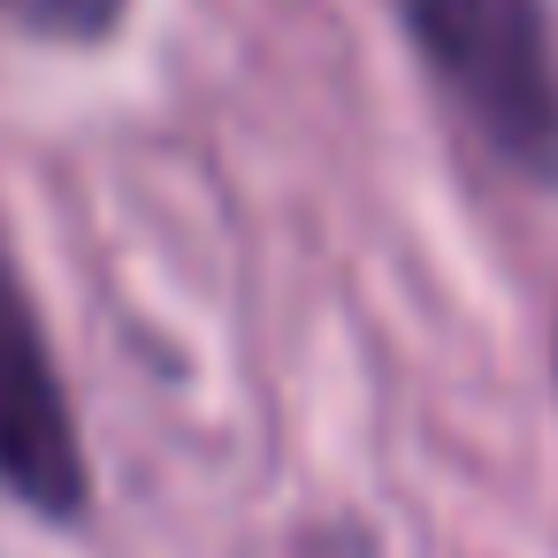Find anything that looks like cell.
I'll use <instances>...</instances> for the list:
<instances>
[{"label":"cell","mask_w":558,"mask_h":558,"mask_svg":"<svg viewBox=\"0 0 558 558\" xmlns=\"http://www.w3.org/2000/svg\"><path fill=\"white\" fill-rule=\"evenodd\" d=\"M459 116L527 177H558V47L543 0H398Z\"/></svg>","instance_id":"obj_1"},{"label":"cell","mask_w":558,"mask_h":558,"mask_svg":"<svg viewBox=\"0 0 558 558\" xmlns=\"http://www.w3.org/2000/svg\"><path fill=\"white\" fill-rule=\"evenodd\" d=\"M0 489H16L47 520H77L93 497L77 413L62 398L39 306L9 253H0Z\"/></svg>","instance_id":"obj_2"},{"label":"cell","mask_w":558,"mask_h":558,"mask_svg":"<svg viewBox=\"0 0 558 558\" xmlns=\"http://www.w3.org/2000/svg\"><path fill=\"white\" fill-rule=\"evenodd\" d=\"M0 16L32 39H108L123 24V0H0Z\"/></svg>","instance_id":"obj_3"}]
</instances>
